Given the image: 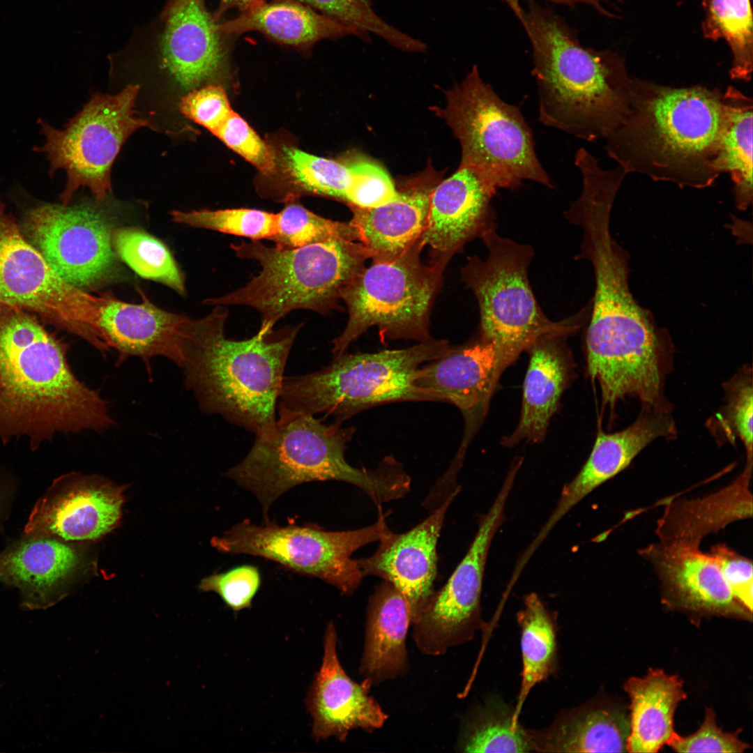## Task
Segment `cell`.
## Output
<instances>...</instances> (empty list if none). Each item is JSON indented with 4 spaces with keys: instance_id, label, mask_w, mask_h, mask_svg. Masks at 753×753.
Here are the masks:
<instances>
[{
    "instance_id": "obj_1",
    "label": "cell",
    "mask_w": 753,
    "mask_h": 753,
    "mask_svg": "<svg viewBox=\"0 0 753 753\" xmlns=\"http://www.w3.org/2000/svg\"><path fill=\"white\" fill-rule=\"evenodd\" d=\"M68 345L36 316L0 305V438H26L32 449L56 433L114 425L99 390L78 379Z\"/></svg>"
},
{
    "instance_id": "obj_2",
    "label": "cell",
    "mask_w": 753,
    "mask_h": 753,
    "mask_svg": "<svg viewBox=\"0 0 753 753\" xmlns=\"http://www.w3.org/2000/svg\"><path fill=\"white\" fill-rule=\"evenodd\" d=\"M726 114L718 89L632 79L628 112L604 138V149L626 174L706 188L720 175L717 159Z\"/></svg>"
},
{
    "instance_id": "obj_3",
    "label": "cell",
    "mask_w": 753,
    "mask_h": 753,
    "mask_svg": "<svg viewBox=\"0 0 753 753\" xmlns=\"http://www.w3.org/2000/svg\"><path fill=\"white\" fill-rule=\"evenodd\" d=\"M226 306L190 319L183 328L185 383L202 412L270 439L276 432V406L291 349L303 324L259 328L252 337H227Z\"/></svg>"
},
{
    "instance_id": "obj_4",
    "label": "cell",
    "mask_w": 753,
    "mask_h": 753,
    "mask_svg": "<svg viewBox=\"0 0 753 753\" xmlns=\"http://www.w3.org/2000/svg\"><path fill=\"white\" fill-rule=\"evenodd\" d=\"M529 1L517 17L533 48L539 121L583 140L605 138L629 109L632 79L624 61L585 47L562 17Z\"/></svg>"
},
{
    "instance_id": "obj_5",
    "label": "cell",
    "mask_w": 753,
    "mask_h": 753,
    "mask_svg": "<svg viewBox=\"0 0 753 753\" xmlns=\"http://www.w3.org/2000/svg\"><path fill=\"white\" fill-rule=\"evenodd\" d=\"M354 432L338 423L325 424L312 415H279L275 435L256 437L245 457L224 476L256 496L264 520L277 498L310 482L351 484L379 507L404 496L411 479L393 457H385L374 470L355 468L346 461L347 443Z\"/></svg>"
},
{
    "instance_id": "obj_6",
    "label": "cell",
    "mask_w": 753,
    "mask_h": 753,
    "mask_svg": "<svg viewBox=\"0 0 753 753\" xmlns=\"http://www.w3.org/2000/svg\"><path fill=\"white\" fill-rule=\"evenodd\" d=\"M231 248L237 257L257 261L261 270L245 285L204 303L254 308L264 330L296 310L326 314L335 308L341 291L370 258L361 243L348 239L291 249L250 240Z\"/></svg>"
},
{
    "instance_id": "obj_7",
    "label": "cell",
    "mask_w": 753,
    "mask_h": 753,
    "mask_svg": "<svg viewBox=\"0 0 753 753\" xmlns=\"http://www.w3.org/2000/svg\"><path fill=\"white\" fill-rule=\"evenodd\" d=\"M443 340H428L402 349L334 357L322 369L284 378L279 415L324 413L337 423L369 408L397 402H440L415 383L420 367L446 354Z\"/></svg>"
},
{
    "instance_id": "obj_8",
    "label": "cell",
    "mask_w": 753,
    "mask_h": 753,
    "mask_svg": "<svg viewBox=\"0 0 753 753\" xmlns=\"http://www.w3.org/2000/svg\"><path fill=\"white\" fill-rule=\"evenodd\" d=\"M434 111L460 143L459 167L473 171L494 192L515 190L525 180L553 188L520 109L503 101L484 82L476 65L446 92V107H434Z\"/></svg>"
},
{
    "instance_id": "obj_9",
    "label": "cell",
    "mask_w": 753,
    "mask_h": 753,
    "mask_svg": "<svg viewBox=\"0 0 753 753\" xmlns=\"http://www.w3.org/2000/svg\"><path fill=\"white\" fill-rule=\"evenodd\" d=\"M481 238L488 255L485 260L470 258L462 277L478 303L480 337L493 344L505 370L538 340L568 335L578 330L589 314V307L569 319L550 320L540 308L528 277L533 248L502 237L496 229Z\"/></svg>"
},
{
    "instance_id": "obj_10",
    "label": "cell",
    "mask_w": 753,
    "mask_h": 753,
    "mask_svg": "<svg viewBox=\"0 0 753 753\" xmlns=\"http://www.w3.org/2000/svg\"><path fill=\"white\" fill-rule=\"evenodd\" d=\"M419 241L408 251L390 261H373L341 291L340 298L348 309L346 327L333 340L335 356L372 326L383 340L431 338L429 317L438 290L441 269L426 266L420 260Z\"/></svg>"
},
{
    "instance_id": "obj_11",
    "label": "cell",
    "mask_w": 753,
    "mask_h": 753,
    "mask_svg": "<svg viewBox=\"0 0 753 753\" xmlns=\"http://www.w3.org/2000/svg\"><path fill=\"white\" fill-rule=\"evenodd\" d=\"M139 84H129L116 94L97 92L62 130L38 119L45 142L33 151L43 153L52 178L59 169L66 174L60 199L70 203L80 188H88L95 201H106L111 194L113 164L128 138L149 120L135 109Z\"/></svg>"
},
{
    "instance_id": "obj_12",
    "label": "cell",
    "mask_w": 753,
    "mask_h": 753,
    "mask_svg": "<svg viewBox=\"0 0 753 753\" xmlns=\"http://www.w3.org/2000/svg\"><path fill=\"white\" fill-rule=\"evenodd\" d=\"M377 521L350 531H326L314 524L289 522L281 526L264 520L257 525L245 519L211 540V546L229 554H248L273 561L284 569L318 578L351 595L364 577L352 554L379 541L388 529L380 511Z\"/></svg>"
},
{
    "instance_id": "obj_13",
    "label": "cell",
    "mask_w": 753,
    "mask_h": 753,
    "mask_svg": "<svg viewBox=\"0 0 753 753\" xmlns=\"http://www.w3.org/2000/svg\"><path fill=\"white\" fill-rule=\"evenodd\" d=\"M0 305L34 312L102 350L97 332L99 296L63 279L26 239L1 198Z\"/></svg>"
},
{
    "instance_id": "obj_14",
    "label": "cell",
    "mask_w": 753,
    "mask_h": 753,
    "mask_svg": "<svg viewBox=\"0 0 753 753\" xmlns=\"http://www.w3.org/2000/svg\"><path fill=\"white\" fill-rule=\"evenodd\" d=\"M100 204H43L23 219L26 239L63 279L82 289L105 282L116 266L113 230Z\"/></svg>"
},
{
    "instance_id": "obj_15",
    "label": "cell",
    "mask_w": 753,
    "mask_h": 753,
    "mask_svg": "<svg viewBox=\"0 0 753 753\" xmlns=\"http://www.w3.org/2000/svg\"><path fill=\"white\" fill-rule=\"evenodd\" d=\"M516 470L511 469L487 513L480 520L469 549L446 584L434 591L412 623L413 638L427 655L444 654L471 640L482 624L480 596L489 546L503 519Z\"/></svg>"
},
{
    "instance_id": "obj_16",
    "label": "cell",
    "mask_w": 753,
    "mask_h": 753,
    "mask_svg": "<svg viewBox=\"0 0 753 753\" xmlns=\"http://www.w3.org/2000/svg\"><path fill=\"white\" fill-rule=\"evenodd\" d=\"M123 490L96 476H61L34 505L24 535L71 542L100 538L120 519Z\"/></svg>"
},
{
    "instance_id": "obj_17",
    "label": "cell",
    "mask_w": 753,
    "mask_h": 753,
    "mask_svg": "<svg viewBox=\"0 0 753 753\" xmlns=\"http://www.w3.org/2000/svg\"><path fill=\"white\" fill-rule=\"evenodd\" d=\"M429 363L420 367L416 385L440 402L454 404L464 419V436L450 466L458 471L504 370L493 344L480 336Z\"/></svg>"
},
{
    "instance_id": "obj_18",
    "label": "cell",
    "mask_w": 753,
    "mask_h": 753,
    "mask_svg": "<svg viewBox=\"0 0 753 753\" xmlns=\"http://www.w3.org/2000/svg\"><path fill=\"white\" fill-rule=\"evenodd\" d=\"M158 64L172 90L182 94L205 86L220 73V30L204 0H169L162 14Z\"/></svg>"
},
{
    "instance_id": "obj_19",
    "label": "cell",
    "mask_w": 753,
    "mask_h": 753,
    "mask_svg": "<svg viewBox=\"0 0 753 753\" xmlns=\"http://www.w3.org/2000/svg\"><path fill=\"white\" fill-rule=\"evenodd\" d=\"M458 492L456 488L409 531L394 533L388 529L372 556L356 559L363 577H379L400 591L409 604L411 624L434 593L437 542L447 510Z\"/></svg>"
},
{
    "instance_id": "obj_20",
    "label": "cell",
    "mask_w": 753,
    "mask_h": 753,
    "mask_svg": "<svg viewBox=\"0 0 753 753\" xmlns=\"http://www.w3.org/2000/svg\"><path fill=\"white\" fill-rule=\"evenodd\" d=\"M660 581L664 604L692 613L751 620L710 555L699 548L653 543L638 550Z\"/></svg>"
},
{
    "instance_id": "obj_21",
    "label": "cell",
    "mask_w": 753,
    "mask_h": 753,
    "mask_svg": "<svg viewBox=\"0 0 753 753\" xmlns=\"http://www.w3.org/2000/svg\"><path fill=\"white\" fill-rule=\"evenodd\" d=\"M337 632L328 624L324 639L321 665L310 687L306 706L312 718V738L318 741L333 736L344 742L356 729L372 732L383 727L387 714L370 695L374 685L367 678L360 683L349 677L337 653Z\"/></svg>"
},
{
    "instance_id": "obj_22",
    "label": "cell",
    "mask_w": 753,
    "mask_h": 753,
    "mask_svg": "<svg viewBox=\"0 0 753 753\" xmlns=\"http://www.w3.org/2000/svg\"><path fill=\"white\" fill-rule=\"evenodd\" d=\"M142 302L126 303L112 294L99 295L97 332L104 352L114 349L116 363L140 358L151 374V361L165 357L181 367L184 325L188 317L165 311L142 293Z\"/></svg>"
},
{
    "instance_id": "obj_23",
    "label": "cell",
    "mask_w": 753,
    "mask_h": 753,
    "mask_svg": "<svg viewBox=\"0 0 753 753\" xmlns=\"http://www.w3.org/2000/svg\"><path fill=\"white\" fill-rule=\"evenodd\" d=\"M496 193L473 171L459 167L431 193L427 226L419 240L436 257L442 268L466 242L496 229L492 204Z\"/></svg>"
},
{
    "instance_id": "obj_24",
    "label": "cell",
    "mask_w": 753,
    "mask_h": 753,
    "mask_svg": "<svg viewBox=\"0 0 753 753\" xmlns=\"http://www.w3.org/2000/svg\"><path fill=\"white\" fill-rule=\"evenodd\" d=\"M676 428L669 411L645 408L628 428L613 434L600 430L586 462L566 485L557 505L527 548L533 553L558 522L595 489L624 470L651 441L675 435Z\"/></svg>"
},
{
    "instance_id": "obj_25",
    "label": "cell",
    "mask_w": 753,
    "mask_h": 753,
    "mask_svg": "<svg viewBox=\"0 0 753 753\" xmlns=\"http://www.w3.org/2000/svg\"><path fill=\"white\" fill-rule=\"evenodd\" d=\"M82 564L73 542L24 535L0 552V582L19 591L23 609H45L67 595Z\"/></svg>"
},
{
    "instance_id": "obj_26",
    "label": "cell",
    "mask_w": 753,
    "mask_h": 753,
    "mask_svg": "<svg viewBox=\"0 0 753 753\" xmlns=\"http://www.w3.org/2000/svg\"><path fill=\"white\" fill-rule=\"evenodd\" d=\"M752 460L730 484L706 496L664 503L655 533L660 542L699 548L708 535L752 517Z\"/></svg>"
},
{
    "instance_id": "obj_27",
    "label": "cell",
    "mask_w": 753,
    "mask_h": 753,
    "mask_svg": "<svg viewBox=\"0 0 753 753\" xmlns=\"http://www.w3.org/2000/svg\"><path fill=\"white\" fill-rule=\"evenodd\" d=\"M568 335L543 337L527 350L529 363L523 386L522 409L518 425L503 444L521 441L538 443L546 435L549 421L573 375V363L565 344Z\"/></svg>"
},
{
    "instance_id": "obj_28",
    "label": "cell",
    "mask_w": 753,
    "mask_h": 753,
    "mask_svg": "<svg viewBox=\"0 0 753 753\" xmlns=\"http://www.w3.org/2000/svg\"><path fill=\"white\" fill-rule=\"evenodd\" d=\"M432 172L413 181L393 201L372 208L351 206L357 241L373 261L401 256L420 240L427 223L432 185Z\"/></svg>"
},
{
    "instance_id": "obj_29",
    "label": "cell",
    "mask_w": 753,
    "mask_h": 753,
    "mask_svg": "<svg viewBox=\"0 0 753 753\" xmlns=\"http://www.w3.org/2000/svg\"><path fill=\"white\" fill-rule=\"evenodd\" d=\"M411 625L409 604L400 591L383 580L370 597L360 674L373 684L402 676L409 669L406 638Z\"/></svg>"
},
{
    "instance_id": "obj_30",
    "label": "cell",
    "mask_w": 753,
    "mask_h": 753,
    "mask_svg": "<svg viewBox=\"0 0 753 753\" xmlns=\"http://www.w3.org/2000/svg\"><path fill=\"white\" fill-rule=\"evenodd\" d=\"M527 733L533 752H628L630 724L622 710L592 701L565 710L549 727Z\"/></svg>"
},
{
    "instance_id": "obj_31",
    "label": "cell",
    "mask_w": 753,
    "mask_h": 753,
    "mask_svg": "<svg viewBox=\"0 0 753 753\" xmlns=\"http://www.w3.org/2000/svg\"><path fill=\"white\" fill-rule=\"evenodd\" d=\"M676 675L649 669L644 677H631L624 685L630 699L628 752H657L674 733V716L686 699Z\"/></svg>"
},
{
    "instance_id": "obj_32",
    "label": "cell",
    "mask_w": 753,
    "mask_h": 753,
    "mask_svg": "<svg viewBox=\"0 0 753 753\" xmlns=\"http://www.w3.org/2000/svg\"><path fill=\"white\" fill-rule=\"evenodd\" d=\"M221 32L258 31L285 44L299 45L347 36L360 38L355 30L336 20L292 3H260L237 18L219 25Z\"/></svg>"
},
{
    "instance_id": "obj_33",
    "label": "cell",
    "mask_w": 753,
    "mask_h": 753,
    "mask_svg": "<svg viewBox=\"0 0 753 753\" xmlns=\"http://www.w3.org/2000/svg\"><path fill=\"white\" fill-rule=\"evenodd\" d=\"M524 608L517 614L520 628L522 660L521 685L514 708L519 717L531 690L547 680L557 667V639L555 619L535 593L526 596Z\"/></svg>"
},
{
    "instance_id": "obj_34",
    "label": "cell",
    "mask_w": 753,
    "mask_h": 753,
    "mask_svg": "<svg viewBox=\"0 0 753 753\" xmlns=\"http://www.w3.org/2000/svg\"><path fill=\"white\" fill-rule=\"evenodd\" d=\"M727 110L717 159L719 172L734 183L736 206L746 210L752 202V100L733 86L722 93Z\"/></svg>"
},
{
    "instance_id": "obj_35",
    "label": "cell",
    "mask_w": 753,
    "mask_h": 753,
    "mask_svg": "<svg viewBox=\"0 0 753 753\" xmlns=\"http://www.w3.org/2000/svg\"><path fill=\"white\" fill-rule=\"evenodd\" d=\"M457 747L460 752L475 753L533 752L527 729L514 719V708L496 698L465 719Z\"/></svg>"
},
{
    "instance_id": "obj_36",
    "label": "cell",
    "mask_w": 753,
    "mask_h": 753,
    "mask_svg": "<svg viewBox=\"0 0 753 753\" xmlns=\"http://www.w3.org/2000/svg\"><path fill=\"white\" fill-rule=\"evenodd\" d=\"M705 38L724 39L733 55L732 79L749 82L753 63L752 15L750 0H704Z\"/></svg>"
},
{
    "instance_id": "obj_37",
    "label": "cell",
    "mask_w": 753,
    "mask_h": 753,
    "mask_svg": "<svg viewBox=\"0 0 753 753\" xmlns=\"http://www.w3.org/2000/svg\"><path fill=\"white\" fill-rule=\"evenodd\" d=\"M114 250L137 275L160 282L180 295L185 294L184 277L167 246L136 227L112 231Z\"/></svg>"
},
{
    "instance_id": "obj_38",
    "label": "cell",
    "mask_w": 753,
    "mask_h": 753,
    "mask_svg": "<svg viewBox=\"0 0 753 753\" xmlns=\"http://www.w3.org/2000/svg\"><path fill=\"white\" fill-rule=\"evenodd\" d=\"M310 4L326 16L347 26L368 41L374 33L388 43L407 52H424L427 45L389 24L376 14L370 0H298Z\"/></svg>"
},
{
    "instance_id": "obj_39",
    "label": "cell",
    "mask_w": 753,
    "mask_h": 753,
    "mask_svg": "<svg viewBox=\"0 0 753 753\" xmlns=\"http://www.w3.org/2000/svg\"><path fill=\"white\" fill-rule=\"evenodd\" d=\"M174 222L252 241H271L278 228L277 214L247 208L172 211Z\"/></svg>"
},
{
    "instance_id": "obj_40",
    "label": "cell",
    "mask_w": 753,
    "mask_h": 753,
    "mask_svg": "<svg viewBox=\"0 0 753 753\" xmlns=\"http://www.w3.org/2000/svg\"><path fill=\"white\" fill-rule=\"evenodd\" d=\"M277 214V231L271 241L280 248H296L334 239L357 241L349 222L320 216L293 199Z\"/></svg>"
},
{
    "instance_id": "obj_41",
    "label": "cell",
    "mask_w": 753,
    "mask_h": 753,
    "mask_svg": "<svg viewBox=\"0 0 753 753\" xmlns=\"http://www.w3.org/2000/svg\"><path fill=\"white\" fill-rule=\"evenodd\" d=\"M287 169L302 191L328 196L346 201L351 175L346 163L304 152L294 147L284 148Z\"/></svg>"
},
{
    "instance_id": "obj_42",
    "label": "cell",
    "mask_w": 753,
    "mask_h": 753,
    "mask_svg": "<svg viewBox=\"0 0 753 753\" xmlns=\"http://www.w3.org/2000/svg\"><path fill=\"white\" fill-rule=\"evenodd\" d=\"M346 164L351 175L346 201L351 206L372 208L400 197L388 172L377 163L359 157Z\"/></svg>"
},
{
    "instance_id": "obj_43",
    "label": "cell",
    "mask_w": 753,
    "mask_h": 753,
    "mask_svg": "<svg viewBox=\"0 0 753 753\" xmlns=\"http://www.w3.org/2000/svg\"><path fill=\"white\" fill-rule=\"evenodd\" d=\"M261 582V574L256 566L242 565L206 577L199 588L202 591L216 593L229 608L239 611L251 607Z\"/></svg>"
},
{
    "instance_id": "obj_44",
    "label": "cell",
    "mask_w": 753,
    "mask_h": 753,
    "mask_svg": "<svg viewBox=\"0 0 753 753\" xmlns=\"http://www.w3.org/2000/svg\"><path fill=\"white\" fill-rule=\"evenodd\" d=\"M213 135L262 173L268 175L274 172L276 161L273 151L234 111Z\"/></svg>"
},
{
    "instance_id": "obj_45",
    "label": "cell",
    "mask_w": 753,
    "mask_h": 753,
    "mask_svg": "<svg viewBox=\"0 0 753 753\" xmlns=\"http://www.w3.org/2000/svg\"><path fill=\"white\" fill-rule=\"evenodd\" d=\"M701 727L693 734L680 736L674 731L667 742L677 752H743L750 746L740 740L738 731L723 732L716 724L715 713L707 708Z\"/></svg>"
},
{
    "instance_id": "obj_46",
    "label": "cell",
    "mask_w": 753,
    "mask_h": 753,
    "mask_svg": "<svg viewBox=\"0 0 753 753\" xmlns=\"http://www.w3.org/2000/svg\"><path fill=\"white\" fill-rule=\"evenodd\" d=\"M178 107L185 117L213 134L233 112L225 90L212 84L205 85L182 96Z\"/></svg>"
},
{
    "instance_id": "obj_47",
    "label": "cell",
    "mask_w": 753,
    "mask_h": 753,
    "mask_svg": "<svg viewBox=\"0 0 753 753\" xmlns=\"http://www.w3.org/2000/svg\"><path fill=\"white\" fill-rule=\"evenodd\" d=\"M727 585L735 598L752 612V561L724 543L713 546L709 552Z\"/></svg>"
},
{
    "instance_id": "obj_48",
    "label": "cell",
    "mask_w": 753,
    "mask_h": 753,
    "mask_svg": "<svg viewBox=\"0 0 753 753\" xmlns=\"http://www.w3.org/2000/svg\"><path fill=\"white\" fill-rule=\"evenodd\" d=\"M727 418L731 428L743 441L747 459L752 460V403L753 390L751 377L741 376L735 379L729 390Z\"/></svg>"
},
{
    "instance_id": "obj_49",
    "label": "cell",
    "mask_w": 753,
    "mask_h": 753,
    "mask_svg": "<svg viewBox=\"0 0 753 753\" xmlns=\"http://www.w3.org/2000/svg\"><path fill=\"white\" fill-rule=\"evenodd\" d=\"M502 1L505 2L508 5V6L511 8L512 12L516 15V17L519 14L520 11L522 9V8L520 6V1L522 0H502ZM528 1H533V0H528ZM547 1H554V2H556V3H565V4H573V3H578V2H582V3H587V4L590 5V6H593L594 8H595L598 12H600L602 15H604L606 16L609 15V13H608V11L607 10H605L602 6V1L603 0H547Z\"/></svg>"
},
{
    "instance_id": "obj_50",
    "label": "cell",
    "mask_w": 753,
    "mask_h": 753,
    "mask_svg": "<svg viewBox=\"0 0 753 753\" xmlns=\"http://www.w3.org/2000/svg\"><path fill=\"white\" fill-rule=\"evenodd\" d=\"M225 3L246 10L262 2V0H222Z\"/></svg>"
}]
</instances>
